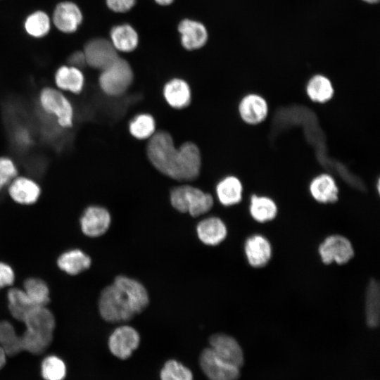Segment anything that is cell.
Masks as SVG:
<instances>
[{
	"mask_svg": "<svg viewBox=\"0 0 380 380\" xmlns=\"http://www.w3.org/2000/svg\"><path fill=\"white\" fill-rule=\"evenodd\" d=\"M146 152L153 167L170 178L188 182L200 175L201 152L193 142H185L177 148L170 134L158 131L149 139Z\"/></svg>",
	"mask_w": 380,
	"mask_h": 380,
	"instance_id": "cell-1",
	"label": "cell"
},
{
	"mask_svg": "<svg viewBox=\"0 0 380 380\" xmlns=\"http://www.w3.org/2000/svg\"><path fill=\"white\" fill-rule=\"evenodd\" d=\"M98 306L101 317L111 323L128 321L136 315L127 296L113 283L102 290Z\"/></svg>",
	"mask_w": 380,
	"mask_h": 380,
	"instance_id": "cell-2",
	"label": "cell"
},
{
	"mask_svg": "<svg viewBox=\"0 0 380 380\" xmlns=\"http://www.w3.org/2000/svg\"><path fill=\"white\" fill-rule=\"evenodd\" d=\"M170 203L177 211L198 217L208 212L214 204L213 196L191 185H182L170 192Z\"/></svg>",
	"mask_w": 380,
	"mask_h": 380,
	"instance_id": "cell-3",
	"label": "cell"
},
{
	"mask_svg": "<svg viewBox=\"0 0 380 380\" xmlns=\"http://www.w3.org/2000/svg\"><path fill=\"white\" fill-rule=\"evenodd\" d=\"M133 72L129 63L118 58L109 66L101 70L99 84L101 90L111 96H120L130 87Z\"/></svg>",
	"mask_w": 380,
	"mask_h": 380,
	"instance_id": "cell-4",
	"label": "cell"
},
{
	"mask_svg": "<svg viewBox=\"0 0 380 380\" xmlns=\"http://www.w3.org/2000/svg\"><path fill=\"white\" fill-rule=\"evenodd\" d=\"M42 110L56 119L63 128H70L73 125L74 111L68 98L59 89L52 87L43 88L39 96Z\"/></svg>",
	"mask_w": 380,
	"mask_h": 380,
	"instance_id": "cell-5",
	"label": "cell"
},
{
	"mask_svg": "<svg viewBox=\"0 0 380 380\" xmlns=\"http://www.w3.org/2000/svg\"><path fill=\"white\" fill-rule=\"evenodd\" d=\"M199 363L210 380H236L240 375L239 367L222 360L210 348L201 352Z\"/></svg>",
	"mask_w": 380,
	"mask_h": 380,
	"instance_id": "cell-6",
	"label": "cell"
},
{
	"mask_svg": "<svg viewBox=\"0 0 380 380\" xmlns=\"http://www.w3.org/2000/svg\"><path fill=\"white\" fill-rule=\"evenodd\" d=\"M140 343L139 332L132 327L123 325L110 335L108 346L110 353L120 360L129 358Z\"/></svg>",
	"mask_w": 380,
	"mask_h": 380,
	"instance_id": "cell-7",
	"label": "cell"
},
{
	"mask_svg": "<svg viewBox=\"0 0 380 380\" xmlns=\"http://www.w3.org/2000/svg\"><path fill=\"white\" fill-rule=\"evenodd\" d=\"M83 52L87 65L101 71L119 58L118 51L110 41L103 38L89 41L85 44Z\"/></svg>",
	"mask_w": 380,
	"mask_h": 380,
	"instance_id": "cell-8",
	"label": "cell"
},
{
	"mask_svg": "<svg viewBox=\"0 0 380 380\" xmlns=\"http://www.w3.org/2000/svg\"><path fill=\"white\" fill-rule=\"evenodd\" d=\"M269 104L266 99L257 93L243 96L238 106L241 120L246 125L256 126L264 122L269 115Z\"/></svg>",
	"mask_w": 380,
	"mask_h": 380,
	"instance_id": "cell-9",
	"label": "cell"
},
{
	"mask_svg": "<svg viewBox=\"0 0 380 380\" xmlns=\"http://www.w3.org/2000/svg\"><path fill=\"white\" fill-rule=\"evenodd\" d=\"M23 322L26 331L53 341L56 321L53 314L46 306L35 307L25 316Z\"/></svg>",
	"mask_w": 380,
	"mask_h": 380,
	"instance_id": "cell-10",
	"label": "cell"
},
{
	"mask_svg": "<svg viewBox=\"0 0 380 380\" xmlns=\"http://www.w3.org/2000/svg\"><path fill=\"white\" fill-rule=\"evenodd\" d=\"M319 253L324 263L340 265L348 262L354 254L350 241L341 235L328 236L319 246Z\"/></svg>",
	"mask_w": 380,
	"mask_h": 380,
	"instance_id": "cell-11",
	"label": "cell"
},
{
	"mask_svg": "<svg viewBox=\"0 0 380 380\" xmlns=\"http://www.w3.org/2000/svg\"><path fill=\"white\" fill-rule=\"evenodd\" d=\"M110 222V213L99 205L87 207L80 220L82 233L89 237H98L104 234L109 229Z\"/></svg>",
	"mask_w": 380,
	"mask_h": 380,
	"instance_id": "cell-12",
	"label": "cell"
},
{
	"mask_svg": "<svg viewBox=\"0 0 380 380\" xmlns=\"http://www.w3.org/2000/svg\"><path fill=\"white\" fill-rule=\"evenodd\" d=\"M209 343L212 350L222 360L239 368L243 365V353L235 338L224 334H215Z\"/></svg>",
	"mask_w": 380,
	"mask_h": 380,
	"instance_id": "cell-13",
	"label": "cell"
},
{
	"mask_svg": "<svg viewBox=\"0 0 380 380\" xmlns=\"http://www.w3.org/2000/svg\"><path fill=\"white\" fill-rule=\"evenodd\" d=\"M8 192L14 202L21 205H32L38 201L42 190L34 179L16 176L8 184Z\"/></svg>",
	"mask_w": 380,
	"mask_h": 380,
	"instance_id": "cell-14",
	"label": "cell"
},
{
	"mask_svg": "<svg viewBox=\"0 0 380 380\" xmlns=\"http://www.w3.org/2000/svg\"><path fill=\"white\" fill-rule=\"evenodd\" d=\"M82 21V12L75 4L63 1L56 6L53 13V22L56 28L62 32H75Z\"/></svg>",
	"mask_w": 380,
	"mask_h": 380,
	"instance_id": "cell-15",
	"label": "cell"
},
{
	"mask_svg": "<svg viewBox=\"0 0 380 380\" xmlns=\"http://www.w3.org/2000/svg\"><path fill=\"white\" fill-rule=\"evenodd\" d=\"M309 192L318 203H335L338 199L339 189L333 176L328 173H320L310 181Z\"/></svg>",
	"mask_w": 380,
	"mask_h": 380,
	"instance_id": "cell-16",
	"label": "cell"
},
{
	"mask_svg": "<svg viewBox=\"0 0 380 380\" xmlns=\"http://www.w3.org/2000/svg\"><path fill=\"white\" fill-rule=\"evenodd\" d=\"M129 299L136 314L141 312L149 303L145 286L139 281L124 275L117 276L113 282Z\"/></svg>",
	"mask_w": 380,
	"mask_h": 380,
	"instance_id": "cell-17",
	"label": "cell"
},
{
	"mask_svg": "<svg viewBox=\"0 0 380 380\" xmlns=\"http://www.w3.org/2000/svg\"><path fill=\"white\" fill-rule=\"evenodd\" d=\"M178 30L182 44L188 50L199 49L206 43L208 32L205 27L199 22L184 19L179 24Z\"/></svg>",
	"mask_w": 380,
	"mask_h": 380,
	"instance_id": "cell-18",
	"label": "cell"
},
{
	"mask_svg": "<svg viewBox=\"0 0 380 380\" xmlns=\"http://www.w3.org/2000/svg\"><path fill=\"white\" fill-rule=\"evenodd\" d=\"M196 233L200 241L204 244L216 246L226 238L227 229L221 219L210 217L198 222Z\"/></svg>",
	"mask_w": 380,
	"mask_h": 380,
	"instance_id": "cell-19",
	"label": "cell"
},
{
	"mask_svg": "<svg viewBox=\"0 0 380 380\" xmlns=\"http://www.w3.org/2000/svg\"><path fill=\"white\" fill-rule=\"evenodd\" d=\"M245 253L251 266L261 267L270 259L272 254L270 243L263 236H252L246 241Z\"/></svg>",
	"mask_w": 380,
	"mask_h": 380,
	"instance_id": "cell-20",
	"label": "cell"
},
{
	"mask_svg": "<svg viewBox=\"0 0 380 380\" xmlns=\"http://www.w3.org/2000/svg\"><path fill=\"white\" fill-rule=\"evenodd\" d=\"M163 93L168 105L176 109L187 107L191 102L190 87L180 78H174L167 82L163 87Z\"/></svg>",
	"mask_w": 380,
	"mask_h": 380,
	"instance_id": "cell-21",
	"label": "cell"
},
{
	"mask_svg": "<svg viewBox=\"0 0 380 380\" xmlns=\"http://www.w3.org/2000/svg\"><path fill=\"white\" fill-rule=\"evenodd\" d=\"M54 81L59 90L80 94L84 85V77L80 68L72 65H62L54 75Z\"/></svg>",
	"mask_w": 380,
	"mask_h": 380,
	"instance_id": "cell-22",
	"label": "cell"
},
{
	"mask_svg": "<svg viewBox=\"0 0 380 380\" xmlns=\"http://www.w3.org/2000/svg\"><path fill=\"white\" fill-rule=\"evenodd\" d=\"M91 265V258L78 248L63 252L57 259V265L69 275H77L87 270Z\"/></svg>",
	"mask_w": 380,
	"mask_h": 380,
	"instance_id": "cell-23",
	"label": "cell"
},
{
	"mask_svg": "<svg viewBox=\"0 0 380 380\" xmlns=\"http://www.w3.org/2000/svg\"><path fill=\"white\" fill-rule=\"evenodd\" d=\"M305 94L311 101L324 104L331 101L335 94L331 81L320 74L312 76L305 86Z\"/></svg>",
	"mask_w": 380,
	"mask_h": 380,
	"instance_id": "cell-24",
	"label": "cell"
},
{
	"mask_svg": "<svg viewBox=\"0 0 380 380\" xmlns=\"http://www.w3.org/2000/svg\"><path fill=\"white\" fill-rule=\"evenodd\" d=\"M243 190L241 179L234 175L226 176L216 186L217 198L224 206H231L240 203L243 196Z\"/></svg>",
	"mask_w": 380,
	"mask_h": 380,
	"instance_id": "cell-25",
	"label": "cell"
},
{
	"mask_svg": "<svg viewBox=\"0 0 380 380\" xmlns=\"http://www.w3.org/2000/svg\"><path fill=\"white\" fill-rule=\"evenodd\" d=\"M110 42L117 51L129 52L138 44V34L130 25L124 24L115 26L110 31Z\"/></svg>",
	"mask_w": 380,
	"mask_h": 380,
	"instance_id": "cell-26",
	"label": "cell"
},
{
	"mask_svg": "<svg viewBox=\"0 0 380 380\" xmlns=\"http://www.w3.org/2000/svg\"><path fill=\"white\" fill-rule=\"evenodd\" d=\"M249 211L255 221L265 222L275 217L277 214V206L270 197L253 194L251 196Z\"/></svg>",
	"mask_w": 380,
	"mask_h": 380,
	"instance_id": "cell-27",
	"label": "cell"
},
{
	"mask_svg": "<svg viewBox=\"0 0 380 380\" xmlns=\"http://www.w3.org/2000/svg\"><path fill=\"white\" fill-rule=\"evenodd\" d=\"M366 322L369 327H376L379 322L380 291L375 279L369 281L365 298Z\"/></svg>",
	"mask_w": 380,
	"mask_h": 380,
	"instance_id": "cell-28",
	"label": "cell"
},
{
	"mask_svg": "<svg viewBox=\"0 0 380 380\" xmlns=\"http://www.w3.org/2000/svg\"><path fill=\"white\" fill-rule=\"evenodd\" d=\"M8 310L13 318L23 322L27 313L35 306L23 289L11 288L7 293Z\"/></svg>",
	"mask_w": 380,
	"mask_h": 380,
	"instance_id": "cell-29",
	"label": "cell"
},
{
	"mask_svg": "<svg viewBox=\"0 0 380 380\" xmlns=\"http://www.w3.org/2000/svg\"><path fill=\"white\" fill-rule=\"evenodd\" d=\"M23 291L35 307L46 306L49 303V289L42 279L30 277L23 283Z\"/></svg>",
	"mask_w": 380,
	"mask_h": 380,
	"instance_id": "cell-30",
	"label": "cell"
},
{
	"mask_svg": "<svg viewBox=\"0 0 380 380\" xmlns=\"http://www.w3.org/2000/svg\"><path fill=\"white\" fill-rule=\"evenodd\" d=\"M0 346L7 356L13 357L23 350L20 335L8 321H0Z\"/></svg>",
	"mask_w": 380,
	"mask_h": 380,
	"instance_id": "cell-31",
	"label": "cell"
},
{
	"mask_svg": "<svg viewBox=\"0 0 380 380\" xmlns=\"http://www.w3.org/2000/svg\"><path fill=\"white\" fill-rule=\"evenodd\" d=\"M130 134L137 139H150L156 132V122L148 113H141L135 116L129 125Z\"/></svg>",
	"mask_w": 380,
	"mask_h": 380,
	"instance_id": "cell-32",
	"label": "cell"
},
{
	"mask_svg": "<svg viewBox=\"0 0 380 380\" xmlns=\"http://www.w3.org/2000/svg\"><path fill=\"white\" fill-rule=\"evenodd\" d=\"M51 28V20L44 11H37L27 16L25 21V29L28 34L39 38L47 34Z\"/></svg>",
	"mask_w": 380,
	"mask_h": 380,
	"instance_id": "cell-33",
	"label": "cell"
},
{
	"mask_svg": "<svg viewBox=\"0 0 380 380\" xmlns=\"http://www.w3.org/2000/svg\"><path fill=\"white\" fill-rule=\"evenodd\" d=\"M41 373L44 380H63L66 376V366L60 357L49 355L42 362Z\"/></svg>",
	"mask_w": 380,
	"mask_h": 380,
	"instance_id": "cell-34",
	"label": "cell"
},
{
	"mask_svg": "<svg viewBox=\"0 0 380 380\" xmlns=\"http://www.w3.org/2000/svg\"><path fill=\"white\" fill-rule=\"evenodd\" d=\"M160 380H194L189 368L176 360L165 362L160 372Z\"/></svg>",
	"mask_w": 380,
	"mask_h": 380,
	"instance_id": "cell-35",
	"label": "cell"
},
{
	"mask_svg": "<svg viewBox=\"0 0 380 380\" xmlns=\"http://www.w3.org/2000/svg\"><path fill=\"white\" fill-rule=\"evenodd\" d=\"M17 175L18 168L14 161L9 157L0 156V191L8 186Z\"/></svg>",
	"mask_w": 380,
	"mask_h": 380,
	"instance_id": "cell-36",
	"label": "cell"
},
{
	"mask_svg": "<svg viewBox=\"0 0 380 380\" xmlns=\"http://www.w3.org/2000/svg\"><path fill=\"white\" fill-rule=\"evenodd\" d=\"M15 281L13 268L7 263L0 261V289L11 286Z\"/></svg>",
	"mask_w": 380,
	"mask_h": 380,
	"instance_id": "cell-37",
	"label": "cell"
},
{
	"mask_svg": "<svg viewBox=\"0 0 380 380\" xmlns=\"http://www.w3.org/2000/svg\"><path fill=\"white\" fill-rule=\"evenodd\" d=\"M137 0H106L107 6L115 12H126L131 9Z\"/></svg>",
	"mask_w": 380,
	"mask_h": 380,
	"instance_id": "cell-38",
	"label": "cell"
},
{
	"mask_svg": "<svg viewBox=\"0 0 380 380\" xmlns=\"http://www.w3.org/2000/svg\"><path fill=\"white\" fill-rule=\"evenodd\" d=\"M68 63L70 65L78 68H81L87 65L84 52L78 51L72 53L68 58Z\"/></svg>",
	"mask_w": 380,
	"mask_h": 380,
	"instance_id": "cell-39",
	"label": "cell"
},
{
	"mask_svg": "<svg viewBox=\"0 0 380 380\" xmlns=\"http://www.w3.org/2000/svg\"><path fill=\"white\" fill-rule=\"evenodd\" d=\"M6 354L0 346V370L4 367L6 362Z\"/></svg>",
	"mask_w": 380,
	"mask_h": 380,
	"instance_id": "cell-40",
	"label": "cell"
},
{
	"mask_svg": "<svg viewBox=\"0 0 380 380\" xmlns=\"http://www.w3.org/2000/svg\"><path fill=\"white\" fill-rule=\"evenodd\" d=\"M158 4L166 6L170 4L173 0H155Z\"/></svg>",
	"mask_w": 380,
	"mask_h": 380,
	"instance_id": "cell-41",
	"label": "cell"
},
{
	"mask_svg": "<svg viewBox=\"0 0 380 380\" xmlns=\"http://www.w3.org/2000/svg\"><path fill=\"white\" fill-rule=\"evenodd\" d=\"M363 1L369 4H375V3H377L379 0H363Z\"/></svg>",
	"mask_w": 380,
	"mask_h": 380,
	"instance_id": "cell-42",
	"label": "cell"
}]
</instances>
